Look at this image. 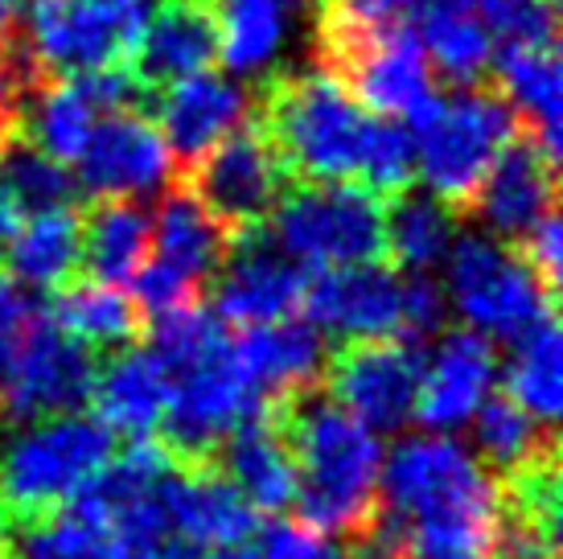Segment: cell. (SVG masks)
I'll use <instances>...</instances> for the list:
<instances>
[{"instance_id":"3","label":"cell","mask_w":563,"mask_h":559,"mask_svg":"<svg viewBox=\"0 0 563 559\" xmlns=\"http://www.w3.org/2000/svg\"><path fill=\"white\" fill-rule=\"evenodd\" d=\"M317 66L342 83L371 116H387L411 128L437 108V75L423 54L411 21L395 25H358L338 9L317 21Z\"/></svg>"},{"instance_id":"48","label":"cell","mask_w":563,"mask_h":559,"mask_svg":"<svg viewBox=\"0 0 563 559\" xmlns=\"http://www.w3.org/2000/svg\"><path fill=\"white\" fill-rule=\"evenodd\" d=\"M0 559H9V539H4V518H0Z\"/></svg>"},{"instance_id":"46","label":"cell","mask_w":563,"mask_h":559,"mask_svg":"<svg viewBox=\"0 0 563 559\" xmlns=\"http://www.w3.org/2000/svg\"><path fill=\"white\" fill-rule=\"evenodd\" d=\"M333 559H378V551L366 544V539H362V544H345L342 556H333Z\"/></svg>"},{"instance_id":"33","label":"cell","mask_w":563,"mask_h":559,"mask_svg":"<svg viewBox=\"0 0 563 559\" xmlns=\"http://www.w3.org/2000/svg\"><path fill=\"white\" fill-rule=\"evenodd\" d=\"M456 231V215L440 202L437 194L404 189L383 202V239L387 260L407 272H432L449 255Z\"/></svg>"},{"instance_id":"41","label":"cell","mask_w":563,"mask_h":559,"mask_svg":"<svg viewBox=\"0 0 563 559\" xmlns=\"http://www.w3.org/2000/svg\"><path fill=\"white\" fill-rule=\"evenodd\" d=\"M37 66L25 54L21 37L13 30L0 33V140L16 132V111H21V95L30 91V83H37Z\"/></svg>"},{"instance_id":"19","label":"cell","mask_w":563,"mask_h":559,"mask_svg":"<svg viewBox=\"0 0 563 559\" xmlns=\"http://www.w3.org/2000/svg\"><path fill=\"white\" fill-rule=\"evenodd\" d=\"M153 116L161 124V136L169 144L173 165L186 169L202 153H210L227 132H235L251 116V91L235 78L219 70H198L189 78H177L153 99Z\"/></svg>"},{"instance_id":"35","label":"cell","mask_w":563,"mask_h":559,"mask_svg":"<svg viewBox=\"0 0 563 559\" xmlns=\"http://www.w3.org/2000/svg\"><path fill=\"white\" fill-rule=\"evenodd\" d=\"M219 21V58L235 75L264 70L284 46L292 0H210Z\"/></svg>"},{"instance_id":"27","label":"cell","mask_w":563,"mask_h":559,"mask_svg":"<svg viewBox=\"0 0 563 559\" xmlns=\"http://www.w3.org/2000/svg\"><path fill=\"white\" fill-rule=\"evenodd\" d=\"M49 317L87 350H124L144 338L141 300L103 280H63L49 300Z\"/></svg>"},{"instance_id":"20","label":"cell","mask_w":563,"mask_h":559,"mask_svg":"<svg viewBox=\"0 0 563 559\" xmlns=\"http://www.w3.org/2000/svg\"><path fill=\"white\" fill-rule=\"evenodd\" d=\"M494 379H498L494 342L477 329H449L432 350V362L423 366L411 416L432 432H453L470 424L473 412L485 404Z\"/></svg>"},{"instance_id":"38","label":"cell","mask_w":563,"mask_h":559,"mask_svg":"<svg viewBox=\"0 0 563 559\" xmlns=\"http://www.w3.org/2000/svg\"><path fill=\"white\" fill-rule=\"evenodd\" d=\"M416 182V140L407 132V124L375 116L371 140H366V156H362L358 186H366L371 194H378L383 202L411 189Z\"/></svg>"},{"instance_id":"17","label":"cell","mask_w":563,"mask_h":559,"mask_svg":"<svg viewBox=\"0 0 563 559\" xmlns=\"http://www.w3.org/2000/svg\"><path fill=\"white\" fill-rule=\"evenodd\" d=\"M75 165L79 189L91 198H144L177 177L169 144L141 111L103 116V124L91 128Z\"/></svg>"},{"instance_id":"26","label":"cell","mask_w":563,"mask_h":559,"mask_svg":"<svg viewBox=\"0 0 563 559\" xmlns=\"http://www.w3.org/2000/svg\"><path fill=\"white\" fill-rule=\"evenodd\" d=\"M165 404H169V371L153 358V350L124 346L108 366L95 371L87 407H95V419H103L111 432L144 440L157 432Z\"/></svg>"},{"instance_id":"28","label":"cell","mask_w":563,"mask_h":559,"mask_svg":"<svg viewBox=\"0 0 563 559\" xmlns=\"http://www.w3.org/2000/svg\"><path fill=\"white\" fill-rule=\"evenodd\" d=\"M411 17H416L411 30L420 37L432 70H440L456 87L485 83L498 46L473 0H428Z\"/></svg>"},{"instance_id":"30","label":"cell","mask_w":563,"mask_h":559,"mask_svg":"<svg viewBox=\"0 0 563 559\" xmlns=\"http://www.w3.org/2000/svg\"><path fill=\"white\" fill-rule=\"evenodd\" d=\"M9 264L21 284L58 288L82 264V215L75 206L25 215L9 234Z\"/></svg>"},{"instance_id":"18","label":"cell","mask_w":563,"mask_h":559,"mask_svg":"<svg viewBox=\"0 0 563 559\" xmlns=\"http://www.w3.org/2000/svg\"><path fill=\"white\" fill-rule=\"evenodd\" d=\"M555 169H560V161L543 153L527 128H518L510 144L498 153V161L489 165V173L482 177L465 215L482 218L494 234L518 243L539 218L555 210V198H560Z\"/></svg>"},{"instance_id":"45","label":"cell","mask_w":563,"mask_h":559,"mask_svg":"<svg viewBox=\"0 0 563 559\" xmlns=\"http://www.w3.org/2000/svg\"><path fill=\"white\" fill-rule=\"evenodd\" d=\"M21 13H25V0H0V33L16 30Z\"/></svg>"},{"instance_id":"40","label":"cell","mask_w":563,"mask_h":559,"mask_svg":"<svg viewBox=\"0 0 563 559\" xmlns=\"http://www.w3.org/2000/svg\"><path fill=\"white\" fill-rule=\"evenodd\" d=\"M449 321V296L428 272H411L404 280V342H428Z\"/></svg>"},{"instance_id":"14","label":"cell","mask_w":563,"mask_h":559,"mask_svg":"<svg viewBox=\"0 0 563 559\" xmlns=\"http://www.w3.org/2000/svg\"><path fill=\"white\" fill-rule=\"evenodd\" d=\"M210 288H214V313L222 321L247 329L292 317L305 300L309 276L272 239L267 222H260L231 239V251L222 260L219 276L210 280Z\"/></svg>"},{"instance_id":"36","label":"cell","mask_w":563,"mask_h":559,"mask_svg":"<svg viewBox=\"0 0 563 559\" xmlns=\"http://www.w3.org/2000/svg\"><path fill=\"white\" fill-rule=\"evenodd\" d=\"M0 194L21 215H42V210L75 206L79 182L66 173L63 161L42 153L33 140H25L21 132H9L0 140Z\"/></svg>"},{"instance_id":"4","label":"cell","mask_w":563,"mask_h":559,"mask_svg":"<svg viewBox=\"0 0 563 559\" xmlns=\"http://www.w3.org/2000/svg\"><path fill=\"white\" fill-rule=\"evenodd\" d=\"M115 457V432L103 419L70 416L33 419V428L0 445V514L30 523L66 506Z\"/></svg>"},{"instance_id":"2","label":"cell","mask_w":563,"mask_h":559,"mask_svg":"<svg viewBox=\"0 0 563 559\" xmlns=\"http://www.w3.org/2000/svg\"><path fill=\"white\" fill-rule=\"evenodd\" d=\"M251 120L264 128L292 182H358L375 116L333 75L280 70L251 91Z\"/></svg>"},{"instance_id":"47","label":"cell","mask_w":563,"mask_h":559,"mask_svg":"<svg viewBox=\"0 0 563 559\" xmlns=\"http://www.w3.org/2000/svg\"><path fill=\"white\" fill-rule=\"evenodd\" d=\"M219 559H264L260 556V547H247V544H235V547H222Z\"/></svg>"},{"instance_id":"15","label":"cell","mask_w":563,"mask_h":559,"mask_svg":"<svg viewBox=\"0 0 563 559\" xmlns=\"http://www.w3.org/2000/svg\"><path fill=\"white\" fill-rule=\"evenodd\" d=\"M95 358L66 329L54 326V317L37 321L21 358L9 371V383L0 391V419H49L70 416L91 404Z\"/></svg>"},{"instance_id":"37","label":"cell","mask_w":563,"mask_h":559,"mask_svg":"<svg viewBox=\"0 0 563 559\" xmlns=\"http://www.w3.org/2000/svg\"><path fill=\"white\" fill-rule=\"evenodd\" d=\"M153 317H157V326L144 329V333H153V358L169 371V379L231 346L227 321L210 305H202V296L177 305V309L153 313Z\"/></svg>"},{"instance_id":"10","label":"cell","mask_w":563,"mask_h":559,"mask_svg":"<svg viewBox=\"0 0 563 559\" xmlns=\"http://www.w3.org/2000/svg\"><path fill=\"white\" fill-rule=\"evenodd\" d=\"M260 412H267L264 399L227 346L222 354L169 379V404L157 424L161 445L181 469H210L222 440Z\"/></svg>"},{"instance_id":"44","label":"cell","mask_w":563,"mask_h":559,"mask_svg":"<svg viewBox=\"0 0 563 559\" xmlns=\"http://www.w3.org/2000/svg\"><path fill=\"white\" fill-rule=\"evenodd\" d=\"M120 559H206V556H202V547L189 544L186 535L165 530V535H153V539L120 547Z\"/></svg>"},{"instance_id":"6","label":"cell","mask_w":563,"mask_h":559,"mask_svg":"<svg viewBox=\"0 0 563 559\" xmlns=\"http://www.w3.org/2000/svg\"><path fill=\"white\" fill-rule=\"evenodd\" d=\"M267 231L300 267H345L387 260L383 198L358 182H292Z\"/></svg>"},{"instance_id":"25","label":"cell","mask_w":563,"mask_h":559,"mask_svg":"<svg viewBox=\"0 0 563 559\" xmlns=\"http://www.w3.org/2000/svg\"><path fill=\"white\" fill-rule=\"evenodd\" d=\"M494 78L515 108L518 124L527 128L539 149L560 161V108H563V75L560 46L555 42H501L489 63Z\"/></svg>"},{"instance_id":"7","label":"cell","mask_w":563,"mask_h":559,"mask_svg":"<svg viewBox=\"0 0 563 559\" xmlns=\"http://www.w3.org/2000/svg\"><path fill=\"white\" fill-rule=\"evenodd\" d=\"M157 4L161 0H25L21 46L46 78L132 63Z\"/></svg>"},{"instance_id":"32","label":"cell","mask_w":563,"mask_h":559,"mask_svg":"<svg viewBox=\"0 0 563 559\" xmlns=\"http://www.w3.org/2000/svg\"><path fill=\"white\" fill-rule=\"evenodd\" d=\"M91 128L95 108L82 99V91L70 78H37V83H30V91L21 95L16 132L63 165L79 161Z\"/></svg>"},{"instance_id":"42","label":"cell","mask_w":563,"mask_h":559,"mask_svg":"<svg viewBox=\"0 0 563 559\" xmlns=\"http://www.w3.org/2000/svg\"><path fill=\"white\" fill-rule=\"evenodd\" d=\"M510 248H515L518 255H522V264L531 267L534 276H539V284H543V288H548L551 296H560L563 227H560V215H555V210L539 218L531 231L522 234L518 243H510Z\"/></svg>"},{"instance_id":"13","label":"cell","mask_w":563,"mask_h":559,"mask_svg":"<svg viewBox=\"0 0 563 559\" xmlns=\"http://www.w3.org/2000/svg\"><path fill=\"white\" fill-rule=\"evenodd\" d=\"M423 358L404 338H354L325 358L321 387L371 432H399L416 412Z\"/></svg>"},{"instance_id":"1","label":"cell","mask_w":563,"mask_h":559,"mask_svg":"<svg viewBox=\"0 0 563 559\" xmlns=\"http://www.w3.org/2000/svg\"><path fill=\"white\" fill-rule=\"evenodd\" d=\"M267 416L297 461V518L325 539L362 544L378 523L383 497V445L378 432L350 416L321 383L267 404Z\"/></svg>"},{"instance_id":"43","label":"cell","mask_w":563,"mask_h":559,"mask_svg":"<svg viewBox=\"0 0 563 559\" xmlns=\"http://www.w3.org/2000/svg\"><path fill=\"white\" fill-rule=\"evenodd\" d=\"M260 535V556L264 559H333L329 539L300 518H276Z\"/></svg>"},{"instance_id":"23","label":"cell","mask_w":563,"mask_h":559,"mask_svg":"<svg viewBox=\"0 0 563 559\" xmlns=\"http://www.w3.org/2000/svg\"><path fill=\"white\" fill-rule=\"evenodd\" d=\"M214 58H219V21L210 0H161L132 54V70L148 91H165L177 78L206 70Z\"/></svg>"},{"instance_id":"9","label":"cell","mask_w":563,"mask_h":559,"mask_svg":"<svg viewBox=\"0 0 563 559\" xmlns=\"http://www.w3.org/2000/svg\"><path fill=\"white\" fill-rule=\"evenodd\" d=\"M173 186H181L206 215H214L227 231L239 234L267 222V215L284 198V189L292 186V177L272 149V140L264 136V128L247 116L210 153H202L186 169H177Z\"/></svg>"},{"instance_id":"12","label":"cell","mask_w":563,"mask_h":559,"mask_svg":"<svg viewBox=\"0 0 563 559\" xmlns=\"http://www.w3.org/2000/svg\"><path fill=\"white\" fill-rule=\"evenodd\" d=\"M383 514L411 518V514L449 511V506H485L498 502V482L465 445L444 432L407 436L383 457L378 478Z\"/></svg>"},{"instance_id":"31","label":"cell","mask_w":563,"mask_h":559,"mask_svg":"<svg viewBox=\"0 0 563 559\" xmlns=\"http://www.w3.org/2000/svg\"><path fill=\"white\" fill-rule=\"evenodd\" d=\"M473 436H477V449L485 457L482 465L489 469L494 482L560 452L555 428L534 419L510 395H485V404L473 412Z\"/></svg>"},{"instance_id":"22","label":"cell","mask_w":563,"mask_h":559,"mask_svg":"<svg viewBox=\"0 0 563 559\" xmlns=\"http://www.w3.org/2000/svg\"><path fill=\"white\" fill-rule=\"evenodd\" d=\"M239 371L247 374V383L260 391V399L276 404L292 391L321 383L325 371V342L317 326L300 317H280L267 326H247L239 338H231Z\"/></svg>"},{"instance_id":"34","label":"cell","mask_w":563,"mask_h":559,"mask_svg":"<svg viewBox=\"0 0 563 559\" xmlns=\"http://www.w3.org/2000/svg\"><path fill=\"white\" fill-rule=\"evenodd\" d=\"M563 346H560V317H539L527 333L515 338V358L506 366V395L518 407H527L534 419L555 428L563 395Z\"/></svg>"},{"instance_id":"21","label":"cell","mask_w":563,"mask_h":559,"mask_svg":"<svg viewBox=\"0 0 563 559\" xmlns=\"http://www.w3.org/2000/svg\"><path fill=\"white\" fill-rule=\"evenodd\" d=\"M161 497L177 535H186L189 544L206 547H235L247 544L260 530V511L235 485L222 478L219 469H181L173 465L161 478Z\"/></svg>"},{"instance_id":"11","label":"cell","mask_w":563,"mask_h":559,"mask_svg":"<svg viewBox=\"0 0 563 559\" xmlns=\"http://www.w3.org/2000/svg\"><path fill=\"white\" fill-rule=\"evenodd\" d=\"M231 239L235 234L219 218L206 215L181 186H173L153 218V251L132 276L141 309L165 313L186 300H198L202 288H210V280L219 276Z\"/></svg>"},{"instance_id":"24","label":"cell","mask_w":563,"mask_h":559,"mask_svg":"<svg viewBox=\"0 0 563 559\" xmlns=\"http://www.w3.org/2000/svg\"><path fill=\"white\" fill-rule=\"evenodd\" d=\"M210 469H219L260 514L288 511L297 497V461H292L288 440L267 412L239 424L219 445Z\"/></svg>"},{"instance_id":"5","label":"cell","mask_w":563,"mask_h":559,"mask_svg":"<svg viewBox=\"0 0 563 559\" xmlns=\"http://www.w3.org/2000/svg\"><path fill=\"white\" fill-rule=\"evenodd\" d=\"M518 116L506 103L498 87H461L449 99H437L420 128H411L416 140V173H423L428 194H437L456 218H465L473 194L482 186L489 165L518 132Z\"/></svg>"},{"instance_id":"29","label":"cell","mask_w":563,"mask_h":559,"mask_svg":"<svg viewBox=\"0 0 563 559\" xmlns=\"http://www.w3.org/2000/svg\"><path fill=\"white\" fill-rule=\"evenodd\" d=\"M153 251V215L141 198H95L82 210V264L91 280L132 284Z\"/></svg>"},{"instance_id":"39","label":"cell","mask_w":563,"mask_h":559,"mask_svg":"<svg viewBox=\"0 0 563 559\" xmlns=\"http://www.w3.org/2000/svg\"><path fill=\"white\" fill-rule=\"evenodd\" d=\"M498 42H555L560 0H473Z\"/></svg>"},{"instance_id":"16","label":"cell","mask_w":563,"mask_h":559,"mask_svg":"<svg viewBox=\"0 0 563 559\" xmlns=\"http://www.w3.org/2000/svg\"><path fill=\"white\" fill-rule=\"evenodd\" d=\"M305 321L329 338H404V276L383 260L325 267L305 288Z\"/></svg>"},{"instance_id":"8","label":"cell","mask_w":563,"mask_h":559,"mask_svg":"<svg viewBox=\"0 0 563 559\" xmlns=\"http://www.w3.org/2000/svg\"><path fill=\"white\" fill-rule=\"evenodd\" d=\"M444 260H449L444 296L485 338L515 342L518 333H527L539 317L555 313L560 305V296H551L531 267L522 264V255L489 234H461Z\"/></svg>"}]
</instances>
